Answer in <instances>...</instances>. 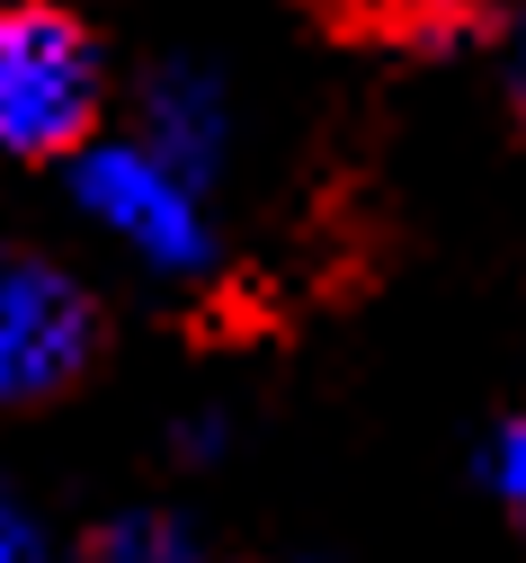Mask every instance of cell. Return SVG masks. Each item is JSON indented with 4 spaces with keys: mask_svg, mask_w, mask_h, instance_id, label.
I'll use <instances>...</instances> for the list:
<instances>
[{
    "mask_svg": "<svg viewBox=\"0 0 526 563\" xmlns=\"http://www.w3.org/2000/svg\"><path fill=\"white\" fill-rule=\"evenodd\" d=\"M0 563H45V537H36V519L0 492Z\"/></svg>",
    "mask_w": 526,
    "mask_h": 563,
    "instance_id": "7",
    "label": "cell"
},
{
    "mask_svg": "<svg viewBox=\"0 0 526 563\" xmlns=\"http://www.w3.org/2000/svg\"><path fill=\"white\" fill-rule=\"evenodd\" d=\"M153 144L179 162V170H197L205 179V162H214V134H223V117H214V90L205 81H161V99H153Z\"/></svg>",
    "mask_w": 526,
    "mask_h": 563,
    "instance_id": "4",
    "label": "cell"
},
{
    "mask_svg": "<svg viewBox=\"0 0 526 563\" xmlns=\"http://www.w3.org/2000/svg\"><path fill=\"white\" fill-rule=\"evenodd\" d=\"M71 197L81 216L125 242L143 268H170V277H197L214 260V224H205V179L179 170L153 134H116V144H81L71 162Z\"/></svg>",
    "mask_w": 526,
    "mask_h": 563,
    "instance_id": "1",
    "label": "cell"
},
{
    "mask_svg": "<svg viewBox=\"0 0 526 563\" xmlns=\"http://www.w3.org/2000/svg\"><path fill=\"white\" fill-rule=\"evenodd\" d=\"M90 563H214V554L188 528H170V519H125V528H108L90 545Z\"/></svg>",
    "mask_w": 526,
    "mask_h": 563,
    "instance_id": "5",
    "label": "cell"
},
{
    "mask_svg": "<svg viewBox=\"0 0 526 563\" xmlns=\"http://www.w3.org/2000/svg\"><path fill=\"white\" fill-rule=\"evenodd\" d=\"M508 73H517V108H526V27H517V54H508Z\"/></svg>",
    "mask_w": 526,
    "mask_h": 563,
    "instance_id": "8",
    "label": "cell"
},
{
    "mask_svg": "<svg viewBox=\"0 0 526 563\" xmlns=\"http://www.w3.org/2000/svg\"><path fill=\"white\" fill-rule=\"evenodd\" d=\"M99 349V313L71 287V268L36 251H0V411L63 394Z\"/></svg>",
    "mask_w": 526,
    "mask_h": 563,
    "instance_id": "3",
    "label": "cell"
},
{
    "mask_svg": "<svg viewBox=\"0 0 526 563\" xmlns=\"http://www.w3.org/2000/svg\"><path fill=\"white\" fill-rule=\"evenodd\" d=\"M491 483L526 510V420H508V430H500V448H491Z\"/></svg>",
    "mask_w": 526,
    "mask_h": 563,
    "instance_id": "6",
    "label": "cell"
},
{
    "mask_svg": "<svg viewBox=\"0 0 526 563\" xmlns=\"http://www.w3.org/2000/svg\"><path fill=\"white\" fill-rule=\"evenodd\" d=\"M99 125V45L45 0L0 10V153L54 162L81 153Z\"/></svg>",
    "mask_w": 526,
    "mask_h": 563,
    "instance_id": "2",
    "label": "cell"
}]
</instances>
